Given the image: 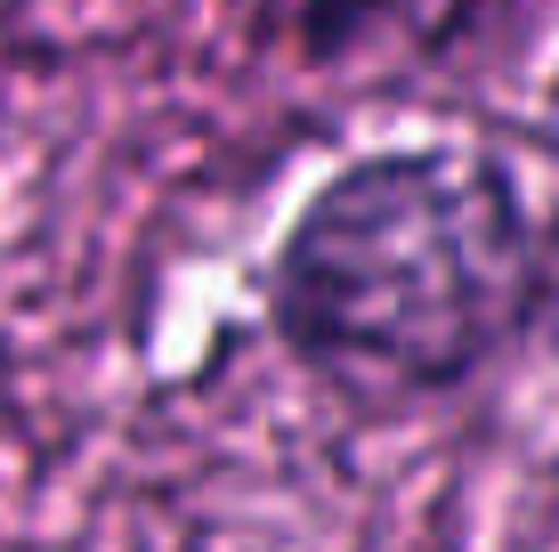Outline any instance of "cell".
Masks as SVG:
<instances>
[{
	"label": "cell",
	"instance_id": "7a4b0ae2",
	"mask_svg": "<svg viewBox=\"0 0 559 552\" xmlns=\"http://www.w3.org/2000/svg\"><path fill=\"white\" fill-rule=\"evenodd\" d=\"M397 16H406V0H276V33L293 42V57L308 73L357 57L365 42H381Z\"/></svg>",
	"mask_w": 559,
	"mask_h": 552
},
{
	"label": "cell",
	"instance_id": "6da1fadb",
	"mask_svg": "<svg viewBox=\"0 0 559 552\" xmlns=\"http://www.w3.org/2000/svg\"><path fill=\"white\" fill-rule=\"evenodd\" d=\"M559 220L495 146H373L267 252V341L349 407L462 398L544 333Z\"/></svg>",
	"mask_w": 559,
	"mask_h": 552
}]
</instances>
